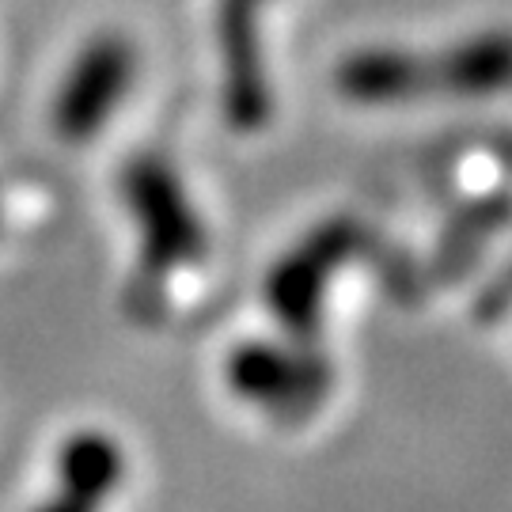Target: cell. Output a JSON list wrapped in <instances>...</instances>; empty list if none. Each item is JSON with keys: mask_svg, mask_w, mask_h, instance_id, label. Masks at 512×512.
I'll return each mask as SVG.
<instances>
[{"mask_svg": "<svg viewBox=\"0 0 512 512\" xmlns=\"http://www.w3.org/2000/svg\"><path fill=\"white\" fill-rule=\"evenodd\" d=\"M122 202L137 224L141 270L164 281L205 255V224L183 190L175 167L160 156H137L122 171Z\"/></svg>", "mask_w": 512, "mask_h": 512, "instance_id": "cell-1", "label": "cell"}, {"mask_svg": "<svg viewBox=\"0 0 512 512\" xmlns=\"http://www.w3.org/2000/svg\"><path fill=\"white\" fill-rule=\"evenodd\" d=\"M357 247H361V228L353 220L338 217L311 228L308 236L270 270L266 304L296 342L315 338L319 315H323V293L334 281V274L357 255Z\"/></svg>", "mask_w": 512, "mask_h": 512, "instance_id": "cell-2", "label": "cell"}, {"mask_svg": "<svg viewBox=\"0 0 512 512\" xmlns=\"http://www.w3.org/2000/svg\"><path fill=\"white\" fill-rule=\"evenodd\" d=\"M228 387L239 399L270 410L277 418H308L330 391V365L308 342H243L224 365Z\"/></svg>", "mask_w": 512, "mask_h": 512, "instance_id": "cell-3", "label": "cell"}, {"mask_svg": "<svg viewBox=\"0 0 512 512\" xmlns=\"http://www.w3.org/2000/svg\"><path fill=\"white\" fill-rule=\"evenodd\" d=\"M258 4L220 0L217 4V65H220V114L236 133H258L274 118V80L266 65Z\"/></svg>", "mask_w": 512, "mask_h": 512, "instance_id": "cell-4", "label": "cell"}, {"mask_svg": "<svg viewBox=\"0 0 512 512\" xmlns=\"http://www.w3.org/2000/svg\"><path fill=\"white\" fill-rule=\"evenodd\" d=\"M137 50L126 35H95L80 46L54 95V129L65 141H88L114 118L133 88Z\"/></svg>", "mask_w": 512, "mask_h": 512, "instance_id": "cell-5", "label": "cell"}, {"mask_svg": "<svg viewBox=\"0 0 512 512\" xmlns=\"http://www.w3.org/2000/svg\"><path fill=\"white\" fill-rule=\"evenodd\" d=\"M334 92L357 107H395L433 92L429 61L399 46H365L334 65Z\"/></svg>", "mask_w": 512, "mask_h": 512, "instance_id": "cell-6", "label": "cell"}, {"mask_svg": "<svg viewBox=\"0 0 512 512\" xmlns=\"http://www.w3.org/2000/svg\"><path fill=\"white\" fill-rule=\"evenodd\" d=\"M433 88L456 99H490V95L512 92V31L490 27L475 31L440 50L437 61H429Z\"/></svg>", "mask_w": 512, "mask_h": 512, "instance_id": "cell-7", "label": "cell"}, {"mask_svg": "<svg viewBox=\"0 0 512 512\" xmlns=\"http://www.w3.org/2000/svg\"><path fill=\"white\" fill-rule=\"evenodd\" d=\"M122 475H126L122 444L103 429H80L57 452V482L99 505L118 494Z\"/></svg>", "mask_w": 512, "mask_h": 512, "instance_id": "cell-8", "label": "cell"}, {"mask_svg": "<svg viewBox=\"0 0 512 512\" xmlns=\"http://www.w3.org/2000/svg\"><path fill=\"white\" fill-rule=\"evenodd\" d=\"M512 224V194L497 190V194H482L475 202L456 209V217L444 224V236L437 247V270L444 277H459L471 262H475L490 239Z\"/></svg>", "mask_w": 512, "mask_h": 512, "instance_id": "cell-9", "label": "cell"}, {"mask_svg": "<svg viewBox=\"0 0 512 512\" xmlns=\"http://www.w3.org/2000/svg\"><path fill=\"white\" fill-rule=\"evenodd\" d=\"M35 512H99V501L76 494V490H69V486L57 482V494L46 497V501H38Z\"/></svg>", "mask_w": 512, "mask_h": 512, "instance_id": "cell-10", "label": "cell"}, {"mask_svg": "<svg viewBox=\"0 0 512 512\" xmlns=\"http://www.w3.org/2000/svg\"><path fill=\"white\" fill-rule=\"evenodd\" d=\"M509 304H512V262L505 266V274L486 289V296H482V311L490 315L494 308H509Z\"/></svg>", "mask_w": 512, "mask_h": 512, "instance_id": "cell-11", "label": "cell"}, {"mask_svg": "<svg viewBox=\"0 0 512 512\" xmlns=\"http://www.w3.org/2000/svg\"><path fill=\"white\" fill-rule=\"evenodd\" d=\"M251 4H262V0H251Z\"/></svg>", "mask_w": 512, "mask_h": 512, "instance_id": "cell-12", "label": "cell"}]
</instances>
